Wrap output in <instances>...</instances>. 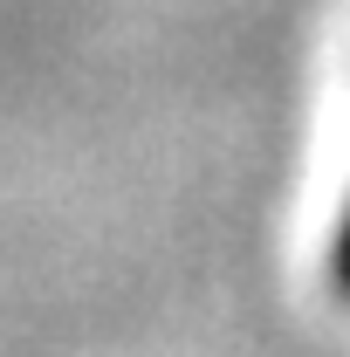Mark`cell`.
<instances>
[{"instance_id":"6da1fadb","label":"cell","mask_w":350,"mask_h":357,"mask_svg":"<svg viewBox=\"0 0 350 357\" xmlns=\"http://www.w3.org/2000/svg\"><path fill=\"white\" fill-rule=\"evenodd\" d=\"M323 268H330V289L350 303V192H344V213H337V227H330V255H323Z\"/></svg>"}]
</instances>
